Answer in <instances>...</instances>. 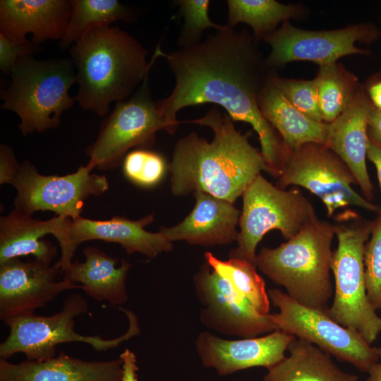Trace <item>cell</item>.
<instances>
[{"mask_svg": "<svg viewBox=\"0 0 381 381\" xmlns=\"http://www.w3.org/2000/svg\"><path fill=\"white\" fill-rule=\"evenodd\" d=\"M369 138L381 143V110L371 108L368 117Z\"/></svg>", "mask_w": 381, "mask_h": 381, "instance_id": "cell-38", "label": "cell"}, {"mask_svg": "<svg viewBox=\"0 0 381 381\" xmlns=\"http://www.w3.org/2000/svg\"><path fill=\"white\" fill-rule=\"evenodd\" d=\"M19 166L12 149L1 144L0 146V183H11Z\"/></svg>", "mask_w": 381, "mask_h": 381, "instance_id": "cell-35", "label": "cell"}, {"mask_svg": "<svg viewBox=\"0 0 381 381\" xmlns=\"http://www.w3.org/2000/svg\"><path fill=\"white\" fill-rule=\"evenodd\" d=\"M153 220L152 214L137 220L118 216L94 220L80 216L72 221L70 239L75 248L83 242L100 240L120 244L129 255L140 253L152 259L173 248L172 243L159 231L152 233L145 229Z\"/></svg>", "mask_w": 381, "mask_h": 381, "instance_id": "cell-22", "label": "cell"}, {"mask_svg": "<svg viewBox=\"0 0 381 381\" xmlns=\"http://www.w3.org/2000/svg\"><path fill=\"white\" fill-rule=\"evenodd\" d=\"M38 49L32 40H12L0 33V69L7 75L11 71L18 60L26 55L33 54Z\"/></svg>", "mask_w": 381, "mask_h": 381, "instance_id": "cell-34", "label": "cell"}, {"mask_svg": "<svg viewBox=\"0 0 381 381\" xmlns=\"http://www.w3.org/2000/svg\"><path fill=\"white\" fill-rule=\"evenodd\" d=\"M194 282L204 306L200 319L208 327L242 338L256 337L277 330L270 314H260L207 262L195 276Z\"/></svg>", "mask_w": 381, "mask_h": 381, "instance_id": "cell-13", "label": "cell"}, {"mask_svg": "<svg viewBox=\"0 0 381 381\" xmlns=\"http://www.w3.org/2000/svg\"><path fill=\"white\" fill-rule=\"evenodd\" d=\"M267 293L279 309L270 314L277 330L306 340L364 373L377 362L375 348L356 330L333 320L326 310L302 305L278 289Z\"/></svg>", "mask_w": 381, "mask_h": 381, "instance_id": "cell-11", "label": "cell"}, {"mask_svg": "<svg viewBox=\"0 0 381 381\" xmlns=\"http://www.w3.org/2000/svg\"><path fill=\"white\" fill-rule=\"evenodd\" d=\"M243 196L238 246L229 258L245 260L256 266V248L271 230H279L287 240L318 218L311 202L298 189L284 190L259 174Z\"/></svg>", "mask_w": 381, "mask_h": 381, "instance_id": "cell-8", "label": "cell"}, {"mask_svg": "<svg viewBox=\"0 0 381 381\" xmlns=\"http://www.w3.org/2000/svg\"><path fill=\"white\" fill-rule=\"evenodd\" d=\"M334 225L316 218L274 248H262L256 267L294 300L327 310L332 296L330 279Z\"/></svg>", "mask_w": 381, "mask_h": 381, "instance_id": "cell-4", "label": "cell"}, {"mask_svg": "<svg viewBox=\"0 0 381 381\" xmlns=\"http://www.w3.org/2000/svg\"><path fill=\"white\" fill-rule=\"evenodd\" d=\"M271 81L298 110L313 120L324 122L314 80L273 78Z\"/></svg>", "mask_w": 381, "mask_h": 381, "instance_id": "cell-33", "label": "cell"}, {"mask_svg": "<svg viewBox=\"0 0 381 381\" xmlns=\"http://www.w3.org/2000/svg\"><path fill=\"white\" fill-rule=\"evenodd\" d=\"M374 348L378 356V361L368 370V377L365 381H381V346Z\"/></svg>", "mask_w": 381, "mask_h": 381, "instance_id": "cell-39", "label": "cell"}, {"mask_svg": "<svg viewBox=\"0 0 381 381\" xmlns=\"http://www.w3.org/2000/svg\"><path fill=\"white\" fill-rule=\"evenodd\" d=\"M123 361H86L64 353L46 361L0 360V381H122Z\"/></svg>", "mask_w": 381, "mask_h": 381, "instance_id": "cell-21", "label": "cell"}, {"mask_svg": "<svg viewBox=\"0 0 381 381\" xmlns=\"http://www.w3.org/2000/svg\"><path fill=\"white\" fill-rule=\"evenodd\" d=\"M174 75L170 95L157 102V109L174 134L181 123L176 114L182 108L212 103L224 108L233 121L250 123L258 135L262 155L269 174L279 178L286 150L258 104L262 65L245 32L226 25L205 40L166 54Z\"/></svg>", "mask_w": 381, "mask_h": 381, "instance_id": "cell-1", "label": "cell"}, {"mask_svg": "<svg viewBox=\"0 0 381 381\" xmlns=\"http://www.w3.org/2000/svg\"><path fill=\"white\" fill-rule=\"evenodd\" d=\"M119 308L126 315L129 325L123 334L111 339L82 335L74 330V318L88 312L87 302L76 293L68 295L61 310L52 315L32 313L7 318L4 322L9 333L0 344V357L7 359L23 353L28 360L46 361L55 357L57 345L68 342H84L98 351L117 347L140 332L136 315L128 310Z\"/></svg>", "mask_w": 381, "mask_h": 381, "instance_id": "cell-7", "label": "cell"}, {"mask_svg": "<svg viewBox=\"0 0 381 381\" xmlns=\"http://www.w3.org/2000/svg\"><path fill=\"white\" fill-rule=\"evenodd\" d=\"M71 12L67 0H1L0 33L12 40H25L32 34L38 44L61 40Z\"/></svg>", "mask_w": 381, "mask_h": 381, "instance_id": "cell-20", "label": "cell"}, {"mask_svg": "<svg viewBox=\"0 0 381 381\" xmlns=\"http://www.w3.org/2000/svg\"><path fill=\"white\" fill-rule=\"evenodd\" d=\"M323 121H334L353 99L349 86L334 64L321 66L314 80Z\"/></svg>", "mask_w": 381, "mask_h": 381, "instance_id": "cell-29", "label": "cell"}, {"mask_svg": "<svg viewBox=\"0 0 381 381\" xmlns=\"http://www.w3.org/2000/svg\"><path fill=\"white\" fill-rule=\"evenodd\" d=\"M258 104L265 118L282 137L287 150L307 143L325 144L327 123L313 120L298 110L271 80L261 90Z\"/></svg>", "mask_w": 381, "mask_h": 381, "instance_id": "cell-24", "label": "cell"}, {"mask_svg": "<svg viewBox=\"0 0 381 381\" xmlns=\"http://www.w3.org/2000/svg\"><path fill=\"white\" fill-rule=\"evenodd\" d=\"M295 338L281 330L259 337L226 340L210 332L199 334L195 341L204 366L222 375L253 367L267 369L285 358V351Z\"/></svg>", "mask_w": 381, "mask_h": 381, "instance_id": "cell-16", "label": "cell"}, {"mask_svg": "<svg viewBox=\"0 0 381 381\" xmlns=\"http://www.w3.org/2000/svg\"><path fill=\"white\" fill-rule=\"evenodd\" d=\"M71 12L59 42L61 49L74 44L89 31L116 21H133L134 11L117 0H71Z\"/></svg>", "mask_w": 381, "mask_h": 381, "instance_id": "cell-26", "label": "cell"}, {"mask_svg": "<svg viewBox=\"0 0 381 381\" xmlns=\"http://www.w3.org/2000/svg\"><path fill=\"white\" fill-rule=\"evenodd\" d=\"M186 122L210 127L214 138L208 142L193 132L178 140L169 166L174 195L200 190L234 203L261 171L269 174L261 152L217 105Z\"/></svg>", "mask_w": 381, "mask_h": 381, "instance_id": "cell-2", "label": "cell"}, {"mask_svg": "<svg viewBox=\"0 0 381 381\" xmlns=\"http://www.w3.org/2000/svg\"><path fill=\"white\" fill-rule=\"evenodd\" d=\"M85 261H73L64 271V279L80 283L81 289L97 301L118 306L128 300L126 279L131 265L93 246L83 250Z\"/></svg>", "mask_w": 381, "mask_h": 381, "instance_id": "cell-23", "label": "cell"}, {"mask_svg": "<svg viewBox=\"0 0 381 381\" xmlns=\"http://www.w3.org/2000/svg\"><path fill=\"white\" fill-rule=\"evenodd\" d=\"M78 90L75 99L81 108L99 116L109 114L110 104L128 99L161 56L159 45L151 60L146 49L116 27L95 28L70 48Z\"/></svg>", "mask_w": 381, "mask_h": 381, "instance_id": "cell-3", "label": "cell"}, {"mask_svg": "<svg viewBox=\"0 0 381 381\" xmlns=\"http://www.w3.org/2000/svg\"><path fill=\"white\" fill-rule=\"evenodd\" d=\"M289 354L267 369L263 381H358V377L343 371L330 355L313 344L295 337Z\"/></svg>", "mask_w": 381, "mask_h": 381, "instance_id": "cell-25", "label": "cell"}, {"mask_svg": "<svg viewBox=\"0 0 381 381\" xmlns=\"http://www.w3.org/2000/svg\"><path fill=\"white\" fill-rule=\"evenodd\" d=\"M370 109L362 96L353 98L348 107L334 121L327 123L325 144L348 167L369 201L374 198V186L366 165Z\"/></svg>", "mask_w": 381, "mask_h": 381, "instance_id": "cell-19", "label": "cell"}, {"mask_svg": "<svg viewBox=\"0 0 381 381\" xmlns=\"http://www.w3.org/2000/svg\"><path fill=\"white\" fill-rule=\"evenodd\" d=\"M363 36L364 30L361 27L313 32L285 23L265 37L272 47L267 62L274 66L292 61H310L320 66L332 64L343 56L364 52L354 46Z\"/></svg>", "mask_w": 381, "mask_h": 381, "instance_id": "cell-17", "label": "cell"}, {"mask_svg": "<svg viewBox=\"0 0 381 381\" xmlns=\"http://www.w3.org/2000/svg\"><path fill=\"white\" fill-rule=\"evenodd\" d=\"M369 93L377 109L381 110V82L372 85Z\"/></svg>", "mask_w": 381, "mask_h": 381, "instance_id": "cell-40", "label": "cell"}, {"mask_svg": "<svg viewBox=\"0 0 381 381\" xmlns=\"http://www.w3.org/2000/svg\"><path fill=\"white\" fill-rule=\"evenodd\" d=\"M72 219L54 216L42 221L15 209L0 218V265L22 256L32 255L35 260L51 264L57 249L52 242L42 238L52 234L61 249L58 261L61 272L72 263L74 247L70 239Z\"/></svg>", "mask_w": 381, "mask_h": 381, "instance_id": "cell-15", "label": "cell"}, {"mask_svg": "<svg viewBox=\"0 0 381 381\" xmlns=\"http://www.w3.org/2000/svg\"><path fill=\"white\" fill-rule=\"evenodd\" d=\"M353 183L356 181L351 171L334 152L311 143L287 150L276 186L305 188L321 200L329 217L351 206L379 212L380 207L358 193Z\"/></svg>", "mask_w": 381, "mask_h": 381, "instance_id": "cell-10", "label": "cell"}, {"mask_svg": "<svg viewBox=\"0 0 381 381\" xmlns=\"http://www.w3.org/2000/svg\"><path fill=\"white\" fill-rule=\"evenodd\" d=\"M179 14L183 16L184 23L179 35L177 44L181 48L190 47L200 42L206 29L217 30L224 25L217 24L209 17V0H179Z\"/></svg>", "mask_w": 381, "mask_h": 381, "instance_id": "cell-31", "label": "cell"}, {"mask_svg": "<svg viewBox=\"0 0 381 381\" xmlns=\"http://www.w3.org/2000/svg\"><path fill=\"white\" fill-rule=\"evenodd\" d=\"M365 286L373 307L381 310V213L373 222L364 250Z\"/></svg>", "mask_w": 381, "mask_h": 381, "instance_id": "cell-32", "label": "cell"}, {"mask_svg": "<svg viewBox=\"0 0 381 381\" xmlns=\"http://www.w3.org/2000/svg\"><path fill=\"white\" fill-rule=\"evenodd\" d=\"M87 164L64 176L42 175L30 162L20 164L11 183L17 190L15 210L30 215L51 211L72 220L80 217L85 200L99 196L109 188L105 175L91 173Z\"/></svg>", "mask_w": 381, "mask_h": 381, "instance_id": "cell-12", "label": "cell"}, {"mask_svg": "<svg viewBox=\"0 0 381 381\" xmlns=\"http://www.w3.org/2000/svg\"><path fill=\"white\" fill-rule=\"evenodd\" d=\"M205 258L206 262L260 314H270L268 293L264 280L256 271V266L239 258H229L227 260H221L210 252L205 253Z\"/></svg>", "mask_w": 381, "mask_h": 381, "instance_id": "cell-27", "label": "cell"}, {"mask_svg": "<svg viewBox=\"0 0 381 381\" xmlns=\"http://www.w3.org/2000/svg\"><path fill=\"white\" fill-rule=\"evenodd\" d=\"M61 266L13 258L0 265V319L34 313L63 291L81 289L67 279L55 281Z\"/></svg>", "mask_w": 381, "mask_h": 381, "instance_id": "cell-14", "label": "cell"}, {"mask_svg": "<svg viewBox=\"0 0 381 381\" xmlns=\"http://www.w3.org/2000/svg\"><path fill=\"white\" fill-rule=\"evenodd\" d=\"M119 358L123 361L122 381H138V367L134 353L129 349H126L121 353Z\"/></svg>", "mask_w": 381, "mask_h": 381, "instance_id": "cell-36", "label": "cell"}, {"mask_svg": "<svg viewBox=\"0 0 381 381\" xmlns=\"http://www.w3.org/2000/svg\"><path fill=\"white\" fill-rule=\"evenodd\" d=\"M122 167L123 174L130 181L143 188H150L162 180L167 164L160 153L138 148L128 152Z\"/></svg>", "mask_w": 381, "mask_h": 381, "instance_id": "cell-30", "label": "cell"}, {"mask_svg": "<svg viewBox=\"0 0 381 381\" xmlns=\"http://www.w3.org/2000/svg\"><path fill=\"white\" fill-rule=\"evenodd\" d=\"M228 21L233 28L245 23L260 36L272 29L279 21L291 17L294 8L274 0H227Z\"/></svg>", "mask_w": 381, "mask_h": 381, "instance_id": "cell-28", "label": "cell"}, {"mask_svg": "<svg viewBox=\"0 0 381 381\" xmlns=\"http://www.w3.org/2000/svg\"><path fill=\"white\" fill-rule=\"evenodd\" d=\"M160 130L167 132V125L152 98L148 75L128 99L115 103L106 116L96 140L86 149L87 164L93 169L116 168L131 149L152 146Z\"/></svg>", "mask_w": 381, "mask_h": 381, "instance_id": "cell-9", "label": "cell"}, {"mask_svg": "<svg viewBox=\"0 0 381 381\" xmlns=\"http://www.w3.org/2000/svg\"><path fill=\"white\" fill-rule=\"evenodd\" d=\"M10 76L11 85L1 92V107L18 116L22 134L58 127L63 112L75 100L69 95L76 83L71 59H36L26 55L18 60Z\"/></svg>", "mask_w": 381, "mask_h": 381, "instance_id": "cell-6", "label": "cell"}, {"mask_svg": "<svg viewBox=\"0 0 381 381\" xmlns=\"http://www.w3.org/2000/svg\"><path fill=\"white\" fill-rule=\"evenodd\" d=\"M195 204L180 223L159 231L171 243L186 241L202 246L225 245L237 240L241 212L233 203L203 191L193 192Z\"/></svg>", "mask_w": 381, "mask_h": 381, "instance_id": "cell-18", "label": "cell"}, {"mask_svg": "<svg viewBox=\"0 0 381 381\" xmlns=\"http://www.w3.org/2000/svg\"><path fill=\"white\" fill-rule=\"evenodd\" d=\"M338 244L333 251L334 299L327 313L339 325L358 332L372 344L381 334V318L370 303L365 286L364 250L373 222L352 210L335 217Z\"/></svg>", "mask_w": 381, "mask_h": 381, "instance_id": "cell-5", "label": "cell"}, {"mask_svg": "<svg viewBox=\"0 0 381 381\" xmlns=\"http://www.w3.org/2000/svg\"><path fill=\"white\" fill-rule=\"evenodd\" d=\"M367 157L375 167L381 188V143L369 138ZM378 213H381V207Z\"/></svg>", "mask_w": 381, "mask_h": 381, "instance_id": "cell-37", "label": "cell"}]
</instances>
